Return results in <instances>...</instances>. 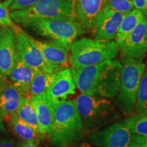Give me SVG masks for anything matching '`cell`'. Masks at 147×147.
I'll list each match as a JSON object with an SVG mask.
<instances>
[{"instance_id": "cell-1", "label": "cell", "mask_w": 147, "mask_h": 147, "mask_svg": "<svg viewBox=\"0 0 147 147\" xmlns=\"http://www.w3.org/2000/svg\"><path fill=\"white\" fill-rule=\"evenodd\" d=\"M121 68V62L113 59L71 70L76 87L81 93L113 99L119 91Z\"/></svg>"}, {"instance_id": "cell-2", "label": "cell", "mask_w": 147, "mask_h": 147, "mask_svg": "<svg viewBox=\"0 0 147 147\" xmlns=\"http://www.w3.org/2000/svg\"><path fill=\"white\" fill-rule=\"evenodd\" d=\"M51 103L53 122L49 136L55 147H68L84 136L85 131L82 120L74 101Z\"/></svg>"}, {"instance_id": "cell-3", "label": "cell", "mask_w": 147, "mask_h": 147, "mask_svg": "<svg viewBox=\"0 0 147 147\" xmlns=\"http://www.w3.org/2000/svg\"><path fill=\"white\" fill-rule=\"evenodd\" d=\"M106 97L82 93L74 100L84 131L93 133L118 121L121 113L114 102Z\"/></svg>"}, {"instance_id": "cell-4", "label": "cell", "mask_w": 147, "mask_h": 147, "mask_svg": "<svg viewBox=\"0 0 147 147\" xmlns=\"http://www.w3.org/2000/svg\"><path fill=\"white\" fill-rule=\"evenodd\" d=\"M69 51V62L71 68L79 69L116 59L119 47L115 40L82 38L71 44Z\"/></svg>"}, {"instance_id": "cell-5", "label": "cell", "mask_w": 147, "mask_h": 147, "mask_svg": "<svg viewBox=\"0 0 147 147\" xmlns=\"http://www.w3.org/2000/svg\"><path fill=\"white\" fill-rule=\"evenodd\" d=\"M121 84L114 104L125 116L134 113L138 89L146 65L141 59L123 57Z\"/></svg>"}, {"instance_id": "cell-6", "label": "cell", "mask_w": 147, "mask_h": 147, "mask_svg": "<svg viewBox=\"0 0 147 147\" xmlns=\"http://www.w3.org/2000/svg\"><path fill=\"white\" fill-rule=\"evenodd\" d=\"M31 27L37 34L70 47L71 44L87 29L73 18H37L23 25Z\"/></svg>"}, {"instance_id": "cell-7", "label": "cell", "mask_w": 147, "mask_h": 147, "mask_svg": "<svg viewBox=\"0 0 147 147\" xmlns=\"http://www.w3.org/2000/svg\"><path fill=\"white\" fill-rule=\"evenodd\" d=\"M75 0H40L29 8L11 11V18L16 23L24 24L37 18H76Z\"/></svg>"}, {"instance_id": "cell-8", "label": "cell", "mask_w": 147, "mask_h": 147, "mask_svg": "<svg viewBox=\"0 0 147 147\" xmlns=\"http://www.w3.org/2000/svg\"><path fill=\"white\" fill-rule=\"evenodd\" d=\"M16 36L18 57L29 67L36 71L54 73H57L62 69L59 66L49 63L33 41L32 37L27 35L22 29L20 28L16 29Z\"/></svg>"}, {"instance_id": "cell-9", "label": "cell", "mask_w": 147, "mask_h": 147, "mask_svg": "<svg viewBox=\"0 0 147 147\" xmlns=\"http://www.w3.org/2000/svg\"><path fill=\"white\" fill-rule=\"evenodd\" d=\"M131 134L121 121L91 133L90 140L98 147H129Z\"/></svg>"}, {"instance_id": "cell-10", "label": "cell", "mask_w": 147, "mask_h": 147, "mask_svg": "<svg viewBox=\"0 0 147 147\" xmlns=\"http://www.w3.org/2000/svg\"><path fill=\"white\" fill-rule=\"evenodd\" d=\"M18 57L15 29L0 28V80L8 79Z\"/></svg>"}, {"instance_id": "cell-11", "label": "cell", "mask_w": 147, "mask_h": 147, "mask_svg": "<svg viewBox=\"0 0 147 147\" xmlns=\"http://www.w3.org/2000/svg\"><path fill=\"white\" fill-rule=\"evenodd\" d=\"M122 57L143 59L147 55V29L145 16L119 46Z\"/></svg>"}, {"instance_id": "cell-12", "label": "cell", "mask_w": 147, "mask_h": 147, "mask_svg": "<svg viewBox=\"0 0 147 147\" xmlns=\"http://www.w3.org/2000/svg\"><path fill=\"white\" fill-rule=\"evenodd\" d=\"M126 14L104 7L97 16L92 29L95 39L106 41L115 40L121 22Z\"/></svg>"}, {"instance_id": "cell-13", "label": "cell", "mask_w": 147, "mask_h": 147, "mask_svg": "<svg viewBox=\"0 0 147 147\" xmlns=\"http://www.w3.org/2000/svg\"><path fill=\"white\" fill-rule=\"evenodd\" d=\"M76 87L71 69H61L55 74L53 82L47 92V96L53 102L65 100L69 95L76 93Z\"/></svg>"}, {"instance_id": "cell-14", "label": "cell", "mask_w": 147, "mask_h": 147, "mask_svg": "<svg viewBox=\"0 0 147 147\" xmlns=\"http://www.w3.org/2000/svg\"><path fill=\"white\" fill-rule=\"evenodd\" d=\"M105 7V0H75L76 18L86 29H92L97 16Z\"/></svg>"}, {"instance_id": "cell-15", "label": "cell", "mask_w": 147, "mask_h": 147, "mask_svg": "<svg viewBox=\"0 0 147 147\" xmlns=\"http://www.w3.org/2000/svg\"><path fill=\"white\" fill-rule=\"evenodd\" d=\"M32 39L49 63L61 68L66 66L69 61L70 47L55 40L40 41L33 38Z\"/></svg>"}, {"instance_id": "cell-16", "label": "cell", "mask_w": 147, "mask_h": 147, "mask_svg": "<svg viewBox=\"0 0 147 147\" xmlns=\"http://www.w3.org/2000/svg\"><path fill=\"white\" fill-rule=\"evenodd\" d=\"M36 71L26 65L18 56L9 74L8 80L23 96L29 97V87Z\"/></svg>"}, {"instance_id": "cell-17", "label": "cell", "mask_w": 147, "mask_h": 147, "mask_svg": "<svg viewBox=\"0 0 147 147\" xmlns=\"http://www.w3.org/2000/svg\"><path fill=\"white\" fill-rule=\"evenodd\" d=\"M30 100L36 110L40 136H49L53 122L52 103L48 99L47 94L32 97Z\"/></svg>"}, {"instance_id": "cell-18", "label": "cell", "mask_w": 147, "mask_h": 147, "mask_svg": "<svg viewBox=\"0 0 147 147\" xmlns=\"http://www.w3.org/2000/svg\"><path fill=\"white\" fill-rule=\"evenodd\" d=\"M22 95L8 79L0 80V119L8 118L16 113Z\"/></svg>"}, {"instance_id": "cell-19", "label": "cell", "mask_w": 147, "mask_h": 147, "mask_svg": "<svg viewBox=\"0 0 147 147\" xmlns=\"http://www.w3.org/2000/svg\"><path fill=\"white\" fill-rule=\"evenodd\" d=\"M8 123L12 132L23 142L38 143L40 136L34 128L21 120L16 113L8 117Z\"/></svg>"}, {"instance_id": "cell-20", "label": "cell", "mask_w": 147, "mask_h": 147, "mask_svg": "<svg viewBox=\"0 0 147 147\" xmlns=\"http://www.w3.org/2000/svg\"><path fill=\"white\" fill-rule=\"evenodd\" d=\"M144 16V14L138 9L134 8L126 14L121 22L117 34L115 37V42L119 47L126 39L134 29Z\"/></svg>"}, {"instance_id": "cell-21", "label": "cell", "mask_w": 147, "mask_h": 147, "mask_svg": "<svg viewBox=\"0 0 147 147\" xmlns=\"http://www.w3.org/2000/svg\"><path fill=\"white\" fill-rule=\"evenodd\" d=\"M55 74L49 71H36L29 87V97L47 94L48 89L55 78Z\"/></svg>"}, {"instance_id": "cell-22", "label": "cell", "mask_w": 147, "mask_h": 147, "mask_svg": "<svg viewBox=\"0 0 147 147\" xmlns=\"http://www.w3.org/2000/svg\"><path fill=\"white\" fill-rule=\"evenodd\" d=\"M16 114L21 120L34 128L40 136L36 110L29 97L22 95Z\"/></svg>"}, {"instance_id": "cell-23", "label": "cell", "mask_w": 147, "mask_h": 147, "mask_svg": "<svg viewBox=\"0 0 147 147\" xmlns=\"http://www.w3.org/2000/svg\"><path fill=\"white\" fill-rule=\"evenodd\" d=\"M121 122L129 130L131 134L147 138V111L128 115Z\"/></svg>"}, {"instance_id": "cell-24", "label": "cell", "mask_w": 147, "mask_h": 147, "mask_svg": "<svg viewBox=\"0 0 147 147\" xmlns=\"http://www.w3.org/2000/svg\"><path fill=\"white\" fill-rule=\"evenodd\" d=\"M147 111V67L143 71L138 89L134 113Z\"/></svg>"}, {"instance_id": "cell-25", "label": "cell", "mask_w": 147, "mask_h": 147, "mask_svg": "<svg viewBox=\"0 0 147 147\" xmlns=\"http://www.w3.org/2000/svg\"><path fill=\"white\" fill-rule=\"evenodd\" d=\"M105 6L123 13H128L134 8L132 0H105Z\"/></svg>"}, {"instance_id": "cell-26", "label": "cell", "mask_w": 147, "mask_h": 147, "mask_svg": "<svg viewBox=\"0 0 147 147\" xmlns=\"http://www.w3.org/2000/svg\"><path fill=\"white\" fill-rule=\"evenodd\" d=\"M13 21L8 8L0 5V27H10L15 30L19 29Z\"/></svg>"}, {"instance_id": "cell-27", "label": "cell", "mask_w": 147, "mask_h": 147, "mask_svg": "<svg viewBox=\"0 0 147 147\" xmlns=\"http://www.w3.org/2000/svg\"><path fill=\"white\" fill-rule=\"evenodd\" d=\"M40 0H13L9 6V10L11 11L23 10V9L32 6Z\"/></svg>"}, {"instance_id": "cell-28", "label": "cell", "mask_w": 147, "mask_h": 147, "mask_svg": "<svg viewBox=\"0 0 147 147\" xmlns=\"http://www.w3.org/2000/svg\"><path fill=\"white\" fill-rule=\"evenodd\" d=\"M129 147H147V138L131 134Z\"/></svg>"}, {"instance_id": "cell-29", "label": "cell", "mask_w": 147, "mask_h": 147, "mask_svg": "<svg viewBox=\"0 0 147 147\" xmlns=\"http://www.w3.org/2000/svg\"><path fill=\"white\" fill-rule=\"evenodd\" d=\"M134 8L138 9L144 14L147 15V0H132Z\"/></svg>"}, {"instance_id": "cell-30", "label": "cell", "mask_w": 147, "mask_h": 147, "mask_svg": "<svg viewBox=\"0 0 147 147\" xmlns=\"http://www.w3.org/2000/svg\"><path fill=\"white\" fill-rule=\"evenodd\" d=\"M0 147H16V144L13 139L4 138L0 140Z\"/></svg>"}, {"instance_id": "cell-31", "label": "cell", "mask_w": 147, "mask_h": 147, "mask_svg": "<svg viewBox=\"0 0 147 147\" xmlns=\"http://www.w3.org/2000/svg\"><path fill=\"white\" fill-rule=\"evenodd\" d=\"M16 147H38V143L21 142L16 144Z\"/></svg>"}, {"instance_id": "cell-32", "label": "cell", "mask_w": 147, "mask_h": 147, "mask_svg": "<svg viewBox=\"0 0 147 147\" xmlns=\"http://www.w3.org/2000/svg\"><path fill=\"white\" fill-rule=\"evenodd\" d=\"M13 0H0V5H3L5 8H9Z\"/></svg>"}, {"instance_id": "cell-33", "label": "cell", "mask_w": 147, "mask_h": 147, "mask_svg": "<svg viewBox=\"0 0 147 147\" xmlns=\"http://www.w3.org/2000/svg\"><path fill=\"white\" fill-rule=\"evenodd\" d=\"M73 147H93V146H91L89 143L84 142L80 143V144H77L74 145Z\"/></svg>"}, {"instance_id": "cell-34", "label": "cell", "mask_w": 147, "mask_h": 147, "mask_svg": "<svg viewBox=\"0 0 147 147\" xmlns=\"http://www.w3.org/2000/svg\"><path fill=\"white\" fill-rule=\"evenodd\" d=\"M145 20H146V29H147V15L145 16Z\"/></svg>"}, {"instance_id": "cell-35", "label": "cell", "mask_w": 147, "mask_h": 147, "mask_svg": "<svg viewBox=\"0 0 147 147\" xmlns=\"http://www.w3.org/2000/svg\"><path fill=\"white\" fill-rule=\"evenodd\" d=\"M146 65H147V55H146Z\"/></svg>"}, {"instance_id": "cell-36", "label": "cell", "mask_w": 147, "mask_h": 147, "mask_svg": "<svg viewBox=\"0 0 147 147\" xmlns=\"http://www.w3.org/2000/svg\"><path fill=\"white\" fill-rule=\"evenodd\" d=\"M1 121H2V120H1V119H0V123H1Z\"/></svg>"}]
</instances>
